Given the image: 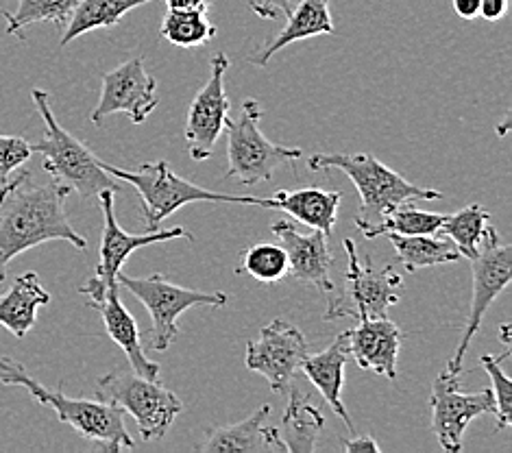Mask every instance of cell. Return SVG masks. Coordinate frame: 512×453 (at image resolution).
<instances>
[{"label": "cell", "mask_w": 512, "mask_h": 453, "mask_svg": "<svg viewBox=\"0 0 512 453\" xmlns=\"http://www.w3.org/2000/svg\"><path fill=\"white\" fill-rule=\"evenodd\" d=\"M390 244L397 253V260L404 264L408 273H417L421 268L456 264L465 260V255L447 236H399L388 234Z\"/></svg>", "instance_id": "cell-25"}, {"label": "cell", "mask_w": 512, "mask_h": 453, "mask_svg": "<svg viewBox=\"0 0 512 453\" xmlns=\"http://www.w3.org/2000/svg\"><path fill=\"white\" fill-rule=\"evenodd\" d=\"M227 70L229 57L216 53L210 61V79L190 103L184 138L194 162H205L207 157H212L214 146L229 122L231 103L225 92Z\"/></svg>", "instance_id": "cell-12"}, {"label": "cell", "mask_w": 512, "mask_h": 453, "mask_svg": "<svg viewBox=\"0 0 512 453\" xmlns=\"http://www.w3.org/2000/svg\"><path fill=\"white\" fill-rule=\"evenodd\" d=\"M273 201L275 210H282L299 220V223L319 229L325 236H329L336 227L343 194L310 186L299 190H277Z\"/></svg>", "instance_id": "cell-23"}, {"label": "cell", "mask_w": 512, "mask_h": 453, "mask_svg": "<svg viewBox=\"0 0 512 453\" xmlns=\"http://www.w3.org/2000/svg\"><path fill=\"white\" fill-rule=\"evenodd\" d=\"M51 303V295L42 288L38 273H24L0 295V325L16 338H24L38 323V310Z\"/></svg>", "instance_id": "cell-22"}, {"label": "cell", "mask_w": 512, "mask_h": 453, "mask_svg": "<svg viewBox=\"0 0 512 453\" xmlns=\"http://www.w3.org/2000/svg\"><path fill=\"white\" fill-rule=\"evenodd\" d=\"M343 449L347 453H380L382 447L377 445V440L371 434H364V436H356L353 438H343Z\"/></svg>", "instance_id": "cell-35"}, {"label": "cell", "mask_w": 512, "mask_h": 453, "mask_svg": "<svg viewBox=\"0 0 512 453\" xmlns=\"http://www.w3.org/2000/svg\"><path fill=\"white\" fill-rule=\"evenodd\" d=\"M114 197L116 192L112 190H105L96 197L103 210V236H101L99 268H96V275L90 277L94 284L105 286V288L118 284V273L123 271V264L129 260V255L142 247H149V244L168 242L177 238H186L188 242H194V236L181 225L144 231V234H129V231H125L118 225L116 212H114Z\"/></svg>", "instance_id": "cell-15"}, {"label": "cell", "mask_w": 512, "mask_h": 453, "mask_svg": "<svg viewBox=\"0 0 512 453\" xmlns=\"http://www.w3.org/2000/svg\"><path fill=\"white\" fill-rule=\"evenodd\" d=\"M308 340L299 327L282 318L268 323L258 340L247 342V369L260 373L275 393H286L299 373V364L310 353Z\"/></svg>", "instance_id": "cell-13"}, {"label": "cell", "mask_w": 512, "mask_h": 453, "mask_svg": "<svg viewBox=\"0 0 512 453\" xmlns=\"http://www.w3.org/2000/svg\"><path fill=\"white\" fill-rule=\"evenodd\" d=\"M508 9V0H480V14L484 20L497 22L502 20Z\"/></svg>", "instance_id": "cell-36"}, {"label": "cell", "mask_w": 512, "mask_h": 453, "mask_svg": "<svg viewBox=\"0 0 512 453\" xmlns=\"http://www.w3.org/2000/svg\"><path fill=\"white\" fill-rule=\"evenodd\" d=\"M0 386L24 388L40 406L51 408L59 421L105 451L118 453L136 447V440L129 436L125 427V410L112 401L66 397L62 388H46L31 377L18 360L7 355H0Z\"/></svg>", "instance_id": "cell-2"}, {"label": "cell", "mask_w": 512, "mask_h": 453, "mask_svg": "<svg viewBox=\"0 0 512 453\" xmlns=\"http://www.w3.org/2000/svg\"><path fill=\"white\" fill-rule=\"evenodd\" d=\"M79 0H18L14 14L3 11L7 20V35H18L35 22H53L57 27H66V22L77 7Z\"/></svg>", "instance_id": "cell-30"}, {"label": "cell", "mask_w": 512, "mask_h": 453, "mask_svg": "<svg viewBox=\"0 0 512 453\" xmlns=\"http://www.w3.org/2000/svg\"><path fill=\"white\" fill-rule=\"evenodd\" d=\"M460 373L443 371L434 379L430 408H432V430L438 445L447 453L462 451V438L473 419L482 414H495L493 390L486 388L480 393H462Z\"/></svg>", "instance_id": "cell-11"}, {"label": "cell", "mask_w": 512, "mask_h": 453, "mask_svg": "<svg viewBox=\"0 0 512 453\" xmlns=\"http://www.w3.org/2000/svg\"><path fill=\"white\" fill-rule=\"evenodd\" d=\"M99 393L136 419L144 443L164 438L177 416L184 412V403L173 390L164 388L160 379L142 377L131 369L103 375L99 379Z\"/></svg>", "instance_id": "cell-8"}, {"label": "cell", "mask_w": 512, "mask_h": 453, "mask_svg": "<svg viewBox=\"0 0 512 453\" xmlns=\"http://www.w3.org/2000/svg\"><path fill=\"white\" fill-rule=\"evenodd\" d=\"M308 168L314 173L336 168L353 181V186L360 192V214L353 218V223L362 234H367L371 227L380 223L386 214L397 210L399 205L438 201L443 197V192L438 190L414 186L371 153H316L308 157Z\"/></svg>", "instance_id": "cell-3"}, {"label": "cell", "mask_w": 512, "mask_h": 453, "mask_svg": "<svg viewBox=\"0 0 512 453\" xmlns=\"http://www.w3.org/2000/svg\"><path fill=\"white\" fill-rule=\"evenodd\" d=\"M118 284L127 288L151 314L153 334L151 347L155 351H166L179 334L177 318L190 308H225L229 297L225 292H201L177 286L162 275L151 277H129L118 273Z\"/></svg>", "instance_id": "cell-9"}, {"label": "cell", "mask_w": 512, "mask_h": 453, "mask_svg": "<svg viewBox=\"0 0 512 453\" xmlns=\"http://www.w3.org/2000/svg\"><path fill=\"white\" fill-rule=\"evenodd\" d=\"M101 166L105 173L116 179L127 181L129 186L136 188L140 197V210L146 231L162 229L160 225L168 216H173L181 207L190 203H238V205H255L264 207V210H275L273 199H260V197H231V194H221L194 186L192 181L177 175L173 166L166 159L160 162H146L138 170H125L107 164L101 159Z\"/></svg>", "instance_id": "cell-4"}, {"label": "cell", "mask_w": 512, "mask_h": 453, "mask_svg": "<svg viewBox=\"0 0 512 453\" xmlns=\"http://www.w3.org/2000/svg\"><path fill=\"white\" fill-rule=\"evenodd\" d=\"M157 103H160L157 81L149 75L144 59L138 55L105 72L101 99L90 120L101 127L109 116L125 114L133 125H142L155 112Z\"/></svg>", "instance_id": "cell-14"}, {"label": "cell", "mask_w": 512, "mask_h": 453, "mask_svg": "<svg viewBox=\"0 0 512 453\" xmlns=\"http://www.w3.org/2000/svg\"><path fill=\"white\" fill-rule=\"evenodd\" d=\"M33 151L31 144L18 136H0V181H7L16 170L27 164Z\"/></svg>", "instance_id": "cell-33"}, {"label": "cell", "mask_w": 512, "mask_h": 453, "mask_svg": "<svg viewBox=\"0 0 512 453\" xmlns=\"http://www.w3.org/2000/svg\"><path fill=\"white\" fill-rule=\"evenodd\" d=\"M502 342L510 347V325H502Z\"/></svg>", "instance_id": "cell-39"}, {"label": "cell", "mask_w": 512, "mask_h": 453, "mask_svg": "<svg viewBox=\"0 0 512 453\" xmlns=\"http://www.w3.org/2000/svg\"><path fill=\"white\" fill-rule=\"evenodd\" d=\"M349 358L364 371L388 377L390 382L397 379V358L404 332L390 321V318H364L358 321L356 329L347 332Z\"/></svg>", "instance_id": "cell-18"}, {"label": "cell", "mask_w": 512, "mask_h": 453, "mask_svg": "<svg viewBox=\"0 0 512 453\" xmlns=\"http://www.w3.org/2000/svg\"><path fill=\"white\" fill-rule=\"evenodd\" d=\"M216 31V24L207 18V7L168 9L160 27V38L179 48H197L210 42Z\"/></svg>", "instance_id": "cell-27"}, {"label": "cell", "mask_w": 512, "mask_h": 453, "mask_svg": "<svg viewBox=\"0 0 512 453\" xmlns=\"http://www.w3.org/2000/svg\"><path fill=\"white\" fill-rule=\"evenodd\" d=\"M345 251L349 257V271L340 288L334 286L329 292V305L325 321H338V318H384L393 305L399 303V290L404 286L393 266L375 268L373 260L360 262L356 244L345 240Z\"/></svg>", "instance_id": "cell-7"}, {"label": "cell", "mask_w": 512, "mask_h": 453, "mask_svg": "<svg viewBox=\"0 0 512 453\" xmlns=\"http://www.w3.org/2000/svg\"><path fill=\"white\" fill-rule=\"evenodd\" d=\"M332 33H334V20H332V11H329V0H299L295 9L290 11L286 27L279 31L273 40H268L260 48H255V51L247 57V61L251 66L266 68L271 64L275 53L282 51V48L301 40L319 38V35H332Z\"/></svg>", "instance_id": "cell-21"}, {"label": "cell", "mask_w": 512, "mask_h": 453, "mask_svg": "<svg viewBox=\"0 0 512 453\" xmlns=\"http://www.w3.org/2000/svg\"><path fill=\"white\" fill-rule=\"evenodd\" d=\"M273 234L282 240L288 255V275L299 284L314 286L329 295L334 290V281L329 277L334 257L323 231L314 229L312 234H301L292 220H275Z\"/></svg>", "instance_id": "cell-17"}, {"label": "cell", "mask_w": 512, "mask_h": 453, "mask_svg": "<svg viewBox=\"0 0 512 453\" xmlns=\"http://www.w3.org/2000/svg\"><path fill=\"white\" fill-rule=\"evenodd\" d=\"M81 295L88 297V305L101 314L107 336L112 338L116 345L123 349L125 358L129 362V369L142 377L149 379H160V364L153 362L149 355H146L142 347V336L136 318L125 308L123 301H120V284L112 286H96L94 281H85L79 288Z\"/></svg>", "instance_id": "cell-16"}, {"label": "cell", "mask_w": 512, "mask_h": 453, "mask_svg": "<svg viewBox=\"0 0 512 453\" xmlns=\"http://www.w3.org/2000/svg\"><path fill=\"white\" fill-rule=\"evenodd\" d=\"M489 227H491L489 210H484L480 203H473L465 207V210L445 216L443 225L438 231L456 244V247L462 251V255H465V260H473L480 251V244Z\"/></svg>", "instance_id": "cell-28"}, {"label": "cell", "mask_w": 512, "mask_h": 453, "mask_svg": "<svg viewBox=\"0 0 512 453\" xmlns=\"http://www.w3.org/2000/svg\"><path fill=\"white\" fill-rule=\"evenodd\" d=\"M68 194L70 190L55 179L38 183L29 170L5 181L0 188V281H5L14 257L44 242L62 240L81 251L88 249V242L70 225Z\"/></svg>", "instance_id": "cell-1"}, {"label": "cell", "mask_w": 512, "mask_h": 453, "mask_svg": "<svg viewBox=\"0 0 512 453\" xmlns=\"http://www.w3.org/2000/svg\"><path fill=\"white\" fill-rule=\"evenodd\" d=\"M31 96L46 127L44 138L31 144V151L44 157V170L51 179L62 183L70 192H77L81 199H96L105 190L120 192L123 186L116 177L105 173L101 159L59 125L48 92L35 88Z\"/></svg>", "instance_id": "cell-5"}, {"label": "cell", "mask_w": 512, "mask_h": 453, "mask_svg": "<svg viewBox=\"0 0 512 453\" xmlns=\"http://www.w3.org/2000/svg\"><path fill=\"white\" fill-rule=\"evenodd\" d=\"M349 362V342L347 332L334 338L332 345H329L321 353H308L306 358L301 360L299 371L306 375L314 388L319 390L327 406L332 408L340 421L347 425L351 436L356 434V425H353L351 416L343 403V384H345V366Z\"/></svg>", "instance_id": "cell-20"}, {"label": "cell", "mask_w": 512, "mask_h": 453, "mask_svg": "<svg viewBox=\"0 0 512 453\" xmlns=\"http://www.w3.org/2000/svg\"><path fill=\"white\" fill-rule=\"evenodd\" d=\"M510 358V347L502 355H482L484 371L491 377V390L495 399L497 432L512 423V379L502 371V362Z\"/></svg>", "instance_id": "cell-32"}, {"label": "cell", "mask_w": 512, "mask_h": 453, "mask_svg": "<svg viewBox=\"0 0 512 453\" xmlns=\"http://www.w3.org/2000/svg\"><path fill=\"white\" fill-rule=\"evenodd\" d=\"M153 0H79L66 22V31L59 40V48H66L81 35L94 29H112L131 9Z\"/></svg>", "instance_id": "cell-26"}, {"label": "cell", "mask_w": 512, "mask_h": 453, "mask_svg": "<svg viewBox=\"0 0 512 453\" xmlns=\"http://www.w3.org/2000/svg\"><path fill=\"white\" fill-rule=\"evenodd\" d=\"M445 216L434 212H423L414 207V203L399 205L397 210L386 214L380 223L371 227L367 234H362L367 240H373L377 236L399 234V236H428L438 234Z\"/></svg>", "instance_id": "cell-29"}, {"label": "cell", "mask_w": 512, "mask_h": 453, "mask_svg": "<svg viewBox=\"0 0 512 453\" xmlns=\"http://www.w3.org/2000/svg\"><path fill=\"white\" fill-rule=\"evenodd\" d=\"M451 5L462 20H473L480 14V0H451Z\"/></svg>", "instance_id": "cell-37"}, {"label": "cell", "mask_w": 512, "mask_h": 453, "mask_svg": "<svg viewBox=\"0 0 512 453\" xmlns=\"http://www.w3.org/2000/svg\"><path fill=\"white\" fill-rule=\"evenodd\" d=\"M245 3L255 16H260L264 20H277L279 16L288 18L299 0H245Z\"/></svg>", "instance_id": "cell-34"}, {"label": "cell", "mask_w": 512, "mask_h": 453, "mask_svg": "<svg viewBox=\"0 0 512 453\" xmlns=\"http://www.w3.org/2000/svg\"><path fill=\"white\" fill-rule=\"evenodd\" d=\"M168 9H201L210 5V0H166Z\"/></svg>", "instance_id": "cell-38"}, {"label": "cell", "mask_w": 512, "mask_h": 453, "mask_svg": "<svg viewBox=\"0 0 512 453\" xmlns=\"http://www.w3.org/2000/svg\"><path fill=\"white\" fill-rule=\"evenodd\" d=\"M471 271H473V297H471V308L469 318L465 325V332L458 342V349L445 366L447 373H460L462 362H465V355L469 351V345L473 336L480 332V325L484 321L486 312H489L491 303L502 295V290L510 284L512 279V247L510 244L499 242V234L489 227L486 229V236L480 244L478 255L473 257Z\"/></svg>", "instance_id": "cell-10"}, {"label": "cell", "mask_w": 512, "mask_h": 453, "mask_svg": "<svg viewBox=\"0 0 512 453\" xmlns=\"http://www.w3.org/2000/svg\"><path fill=\"white\" fill-rule=\"evenodd\" d=\"M268 416H271V406L264 403L251 416H247L245 421L225 427H210L205 432V440L197 449L201 453H284L286 445L279 438L277 427L264 425Z\"/></svg>", "instance_id": "cell-19"}, {"label": "cell", "mask_w": 512, "mask_h": 453, "mask_svg": "<svg viewBox=\"0 0 512 453\" xmlns=\"http://www.w3.org/2000/svg\"><path fill=\"white\" fill-rule=\"evenodd\" d=\"M262 107L258 101L242 103V112L236 120L227 122V173L225 179H236L242 186L271 181L279 166L290 164L295 168L303 157L301 149L273 144L260 131Z\"/></svg>", "instance_id": "cell-6"}, {"label": "cell", "mask_w": 512, "mask_h": 453, "mask_svg": "<svg viewBox=\"0 0 512 453\" xmlns=\"http://www.w3.org/2000/svg\"><path fill=\"white\" fill-rule=\"evenodd\" d=\"M242 268L260 284H277L288 275V255L279 244H253L242 255Z\"/></svg>", "instance_id": "cell-31"}, {"label": "cell", "mask_w": 512, "mask_h": 453, "mask_svg": "<svg viewBox=\"0 0 512 453\" xmlns=\"http://www.w3.org/2000/svg\"><path fill=\"white\" fill-rule=\"evenodd\" d=\"M325 425L323 412L312 403V395L303 390L292 379L288 386V406L282 416V430L279 438L284 440L288 453H312L316 451V438H319Z\"/></svg>", "instance_id": "cell-24"}]
</instances>
